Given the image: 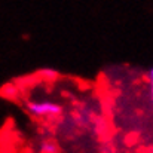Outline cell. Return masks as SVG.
Returning <instances> with one entry per match:
<instances>
[{
  "instance_id": "1",
  "label": "cell",
  "mask_w": 153,
  "mask_h": 153,
  "mask_svg": "<svg viewBox=\"0 0 153 153\" xmlns=\"http://www.w3.org/2000/svg\"><path fill=\"white\" fill-rule=\"evenodd\" d=\"M27 111L36 117H58L64 113V107L59 102L40 100V101H27Z\"/></svg>"
},
{
  "instance_id": "2",
  "label": "cell",
  "mask_w": 153,
  "mask_h": 153,
  "mask_svg": "<svg viewBox=\"0 0 153 153\" xmlns=\"http://www.w3.org/2000/svg\"><path fill=\"white\" fill-rule=\"evenodd\" d=\"M21 89L18 86L16 82H6L4 85L0 86V97L9 101H15L16 98H19Z\"/></svg>"
},
{
  "instance_id": "3",
  "label": "cell",
  "mask_w": 153,
  "mask_h": 153,
  "mask_svg": "<svg viewBox=\"0 0 153 153\" xmlns=\"http://www.w3.org/2000/svg\"><path fill=\"white\" fill-rule=\"evenodd\" d=\"M36 76H39L42 80L45 82H55L58 77H59V73L55 70V68H49V67H45V68H40Z\"/></svg>"
},
{
  "instance_id": "4",
  "label": "cell",
  "mask_w": 153,
  "mask_h": 153,
  "mask_svg": "<svg viewBox=\"0 0 153 153\" xmlns=\"http://www.w3.org/2000/svg\"><path fill=\"white\" fill-rule=\"evenodd\" d=\"M39 149L40 153H58V144L52 140H43Z\"/></svg>"
},
{
  "instance_id": "5",
  "label": "cell",
  "mask_w": 153,
  "mask_h": 153,
  "mask_svg": "<svg viewBox=\"0 0 153 153\" xmlns=\"http://www.w3.org/2000/svg\"><path fill=\"white\" fill-rule=\"evenodd\" d=\"M143 79H144V82L149 85V88H152L153 86V68H149V70L144 73Z\"/></svg>"
}]
</instances>
